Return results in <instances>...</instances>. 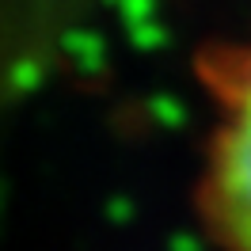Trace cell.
<instances>
[{
	"label": "cell",
	"instance_id": "cell-1",
	"mask_svg": "<svg viewBox=\"0 0 251 251\" xmlns=\"http://www.w3.org/2000/svg\"><path fill=\"white\" fill-rule=\"evenodd\" d=\"M202 205L221 251H251V80L240 88L213 145Z\"/></svg>",
	"mask_w": 251,
	"mask_h": 251
}]
</instances>
